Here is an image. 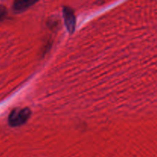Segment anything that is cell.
I'll return each mask as SVG.
<instances>
[{
	"mask_svg": "<svg viewBox=\"0 0 157 157\" xmlns=\"http://www.w3.org/2000/svg\"><path fill=\"white\" fill-rule=\"evenodd\" d=\"M6 15V9L4 6L0 4V21L5 18Z\"/></svg>",
	"mask_w": 157,
	"mask_h": 157,
	"instance_id": "obj_4",
	"label": "cell"
},
{
	"mask_svg": "<svg viewBox=\"0 0 157 157\" xmlns=\"http://www.w3.org/2000/svg\"><path fill=\"white\" fill-rule=\"evenodd\" d=\"M63 15H64V22L66 28L70 34H72L75 29L76 26V17L71 9L64 6L63 9Z\"/></svg>",
	"mask_w": 157,
	"mask_h": 157,
	"instance_id": "obj_2",
	"label": "cell"
},
{
	"mask_svg": "<svg viewBox=\"0 0 157 157\" xmlns=\"http://www.w3.org/2000/svg\"><path fill=\"white\" fill-rule=\"evenodd\" d=\"M31 114V110L28 107L14 109L9 116V125L13 127H20L27 122Z\"/></svg>",
	"mask_w": 157,
	"mask_h": 157,
	"instance_id": "obj_1",
	"label": "cell"
},
{
	"mask_svg": "<svg viewBox=\"0 0 157 157\" xmlns=\"http://www.w3.org/2000/svg\"><path fill=\"white\" fill-rule=\"evenodd\" d=\"M36 2L35 1H28V0H24V1H15L13 3V10L15 12H21L25 11L26 9H29V7L34 5Z\"/></svg>",
	"mask_w": 157,
	"mask_h": 157,
	"instance_id": "obj_3",
	"label": "cell"
}]
</instances>
